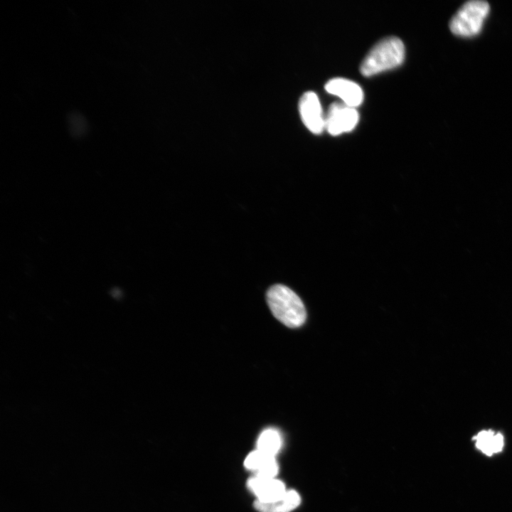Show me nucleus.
I'll return each mask as SVG.
<instances>
[{
	"instance_id": "7ed1b4c3",
	"label": "nucleus",
	"mask_w": 512,
	"mask_h": 512,
	"mask_svg": "<svg viewBox=\"0 0 512 512\" xmlns=\"http://www.w3.org/2000/svg\"><path fill=\"white\" fill-rule=\"evenodd\" d=\"M490 11L484 1H469L464 4L449 21L451 32L459 37L469 38L479 33Z\"/></svg>"
},
{
	"instance_id": "6e6552de",
	"label": "nucleus",
	"mask_w": 512,
	"mask_h": 512,
	"mask_svg": "<svg viewBox=\"0 0 512 512\" xmlns=\"http://www.w3.org/2000/svg\"><path fill=\"white\" fill-rule=\"evenodd\" d=\"M244 464L246 469L255 472V476L260 477L274 478L278 471L274 456L258 449L247 456Z\"/></svg>"
},
{
	"instance_id": "f03ea898",
	"label": "nucleus",
	"mask_w": 512,
	"mask_h": 512,
	"mask_svg": "<svg viewBox=\"0 0 512 512\" xmlns=\"http://www.w3.org/2000/svg\"><path fill=\"white\" fill-rule=\"evenodd\" d=\"M405 58V46L398 37L385 38L369 51L363 59L360 71L369 77L400 65Z\"/></svg>"
},
{
	"instance_id": "f257e3e1",
	"label": "nucleus",
	"mask_w": 512,
	"mask_h": 512,
	"mask_svg": "<svg viewBox=\"0 0 512 512\" xmlns=\"http://www.w3.org/2000/svg\"><path fill=\"white\" fill-rule=\"evenodd\" d=\"M267 302L274 317L287 327H299L305 322V306L289 287L282 284L272 286L267 292Z\"/></svg>"
},
{
	"instance_id": "20e7f679",
	"label": "nucleus",
	"mask_w": 512,
	"mask_h": 512,
	"mask_svg": "<svg viewBox=\"0 0 512 512\" xmlns=\"http://www.w3.org/2000/svg\"><path fill=\"white\" fill-rule=\"evenodd\" d=\"M359 119L358 112L354 107L344 103H332L325 116V129L333 135L351 132L356 126Z\"/></svg>"
},
{
	"instance_id": "9b49d317",
	"label": "nucleus",
	"mask_w": 512,
	"mask_h": 512,
	"mask_svg": "<svg viewBox=\"0 0 512 512\" xmlns=\"http://www.w3.org/2000/svg\"><path fill=\"white\" fill-rule=\"evenodd\" d=\"M282 445V437L279 432L269 428L264 430L258 437L257 446L260 450L270 455L274 456Z\"/></svg>"
},
{
	"instance_id": "0eeeda50",
	"label": "nucleus",
	"mask_w": 512,
	"mask_h": 512,
	"mask_svg": "<svg viewBox=\"0 0 512 512\" xmlns=\"http://www.w3.org/2000/svg\"><path fill=\"white\" fill-rule=\"evenodd\" d=\"M325 90L329 93L339 97L345 105L351 107L359 106L363 100L361 87L348 79H331L325 85Z\"/></svg>"
},
{
	"instance_id": "39448f33",
	"label": "nucleus",
	"mask_w": 512,
	"mask_h": 512,
	"mask_svg": "<svg viewBox=\"0 0 512 512\" xmlns=\"http://www.w3.org/2000/svg\"><path fill=\"white\" fill-rule=\"evenodd\" d=\"M299 111L303 123L312 133L319 134L323 132L325 129V117L316 93L309 91L301 97Z\"/></svg>"
},
{
	"instance_id": "9d476101",
	"label": "nucleus",
	"mask_w": 512,
	"mask_h": 512,
	"mask_svg": "<svg viewBox=\"0 0 512 512\" xmlns=\"http://www.w3.org/2000/svg\"><path fill=\"white\" fill-rule=\"evenodd\" d=\"M473 439L475 440L476 447L488 456L501 452L503 447L502 434L491 430L479 432Z\"/></svg>"
},
{
	"instance_id": "1a4fd4ad",
	"label": "nucleus",
	"mask_w": 512,
	"mask_h": 512,
	"mask_svg": "<svg viewBox=\"0 0 512 512\" xmlns=\"http://www.w3.org/2000/svg\"><path fill=\"white\" fill-rule=\"evenodd\" d=\"M300 501L298 493L291 490L273 502L263 503L256 500L254 507L260 512H290L299 505Z\"/></svg>"
},
{
	"instance_id": "423d86ee",
	"label": "nucleus",
	"mask_w": 512,
	"mask_h": 512,
	"mask_svg": "<svg viewBox=\"0 0 512 512\" xmlns=\"http://www.w3.org/2000/svg\"><path fill=\"white\" fill-rule=\"evenodd\" d=\"M250 491L257 496V501L263 503L273 502L286 493L283 482L274 478L254 476L247 483Z\"/></svg>"
}]
</instances>
